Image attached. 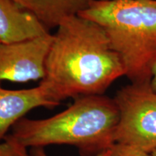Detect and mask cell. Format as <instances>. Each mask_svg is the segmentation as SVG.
Here are the masks:
<instances>
[{"instance_id": "cell-14", "label": "cell", "mask_w": 156, "mask_h": 156, "mask_svg": "<svg viewBox=\"0 0 156 156\" xmlns=\"http://www.w3.org/2000/svg\"><path fill=\"white\" fill-rule=\"evenodd\" d=\"M101 1H110V0H101Z\"/></svg>"}, {"instance_id": "cell-1", "label": "cell", "mask_w": 156, "mask_h": 156, "mask_svg": "<svg viewBox=\"0 0 156 156\" xmlns=\"http://www.w3.org/2000/svg\"><path fill=\"white\" fill-rule=\"evenodd\" d=\"M124 75L122 59L102 27L76 15L64 20L52 34L39 84L59 105L69 98L103 95Z\"/></svg>"}, {"instance_id": "cell-2", "label": "cell", "mask_w": 156, "mask_h": 156, "mask_svg": "<svg viewBox=\"0 0 156 156\" xmlns=\"http://www.w3.org/2000/svg\"><path fill=\"white\" fill-rule=\"evenodd\" d=\"M119 112L114 98L103 95L75 98L69 108L44 119L23 118L7 134L25 147L69 145L83 156H96L111 149Z\"/></svg>"}, {"instance_id": "cell-9", "label": "cell", "mask_w": 156, "mask_h": 156, "mask_svg": "<svg viewBox=\"0 0 156 156\" xmlns=\"http://www.w3.org/2000/svg\"><path fill=\"white\" fill-rule=\"evenodd\" d=\"M0 156H31L28 148L6 136L3 142L0 143Z\"/></svg>"}, {"instance_id": "cell-7", "label": "cell", "mask_w": 156, "mask_h": 156, "mask_svg": "<svg viewBox=\"0 0 156 156\" xmlns=\"http://www.w3.org/2000/svg\"><path fill=\"white\" fill-rule=\"evenodd\" d=\"M49 29L14 0H0V43L32 40L50 34Z\"/></svg>"}, {"instance_id": "cell-5", "label": "cell", "mask_w": 156, "mask_h": 156, "mask_svg": "<svg viewBox=\"0 0 156 156\" xmlns=\"http://www.w3.org/2000/svg\"><path fill=\"white\" fill-rule=\"evenodd\" d=\"M51 41L52 34H48L25 41L0 43V83L42 80Z\"/></svg>"}, {"instance_id": "cell-11", "label": "cell", "mask_w": 156, "mask_h": 156, "mask_svg": "<svg viewBox=\"0 0 156 156\" xmlns=\"http://www.w3.org/2000/svg\"><path fill=\"white\" fill-rule=\"evenodd\" d=\"M30 153L31 156H48L43 147L32 148V150L30 151ZM109 154H110V149L98 154L96 156H109Z\"/></svg>"}, {"instance_id": "cell-10", "label": "cell", "mask_w": 156, "mask_h": 156, "mask_svg": "<svg viewBox=\"0 0 156 156\" xmlns=\"http://www.w3.org/2000/svg\"><path fill=\"white\" fill-rule=\"evenodd\" d=\"M109 156H152L151 153L133 146L116 143L110 149Z\"/></svg>"}, {"instance_id": "cell-4", "label": "cell", "mask_w": 156, "mask_h": 156, "mask_svg": "<svg viewBox=\"0 0 156 156\" xmlns=\"http://www.w3.org/2000/svg\"><path fill=\"white\" fill-rule=\"evenodd\" d=\"M114 99L119 112L116 143L151 153L156 148V93L150 83H132Z\"/></svg>"}, {"instance_id": "cell-6", "label": "cell", "mask_w": 156, "mask_h": 156, "mask_svg": "<svg viewBox=\"0 0 156 156\" xmlns=\"http://www.w3.org/2000/svg\"><path fill=\"white\" fill-rule=\"evenodd\" d=\"M57 106L40 84L32 88L9 90L3 88L0 83V142L5 140L9 129L30 111Z\"/></svg>"}, {"instance_id": "cell-13", "label": "cell", "mask_w": 156, "mask_h": 156, "mask_svg": "<svg viewBox=\"0 0 156 156\" xmlns=\"http://www.w3.org/2000/svg\"><path fill=\"white\" fill-rule=\"evenodd\" d=\"M151 153L152 156H156V148H155V149H154Z\"/></svg>"}, {"instance_id": "cell-12", "label": "cell", "mask_w": 156, "mask_h": 156, "mask_svg": "<svg viewBox=\"0 0 156 156\" xmlns=\"http://www.w3.org/2000/svg\"><path fill=\"white\" fill-rule=\"evenodd\" d=\"M150 85L154 92L156 93V56L154 59L151 67V78Z\"/></svg>"}, {"instance_id": "cell-3", "label": "cell", "mask_w": 156, "mask_h": 156, "mask_svg": "<svg viewBox=\"0 0 156 156\" xmlns=\"http://www.w3.org/2000/svg\"><path fill=\"white\" fill-rule=\"evenodd\" d=\"M78 15L102 27L132 83L151 82L156 56V0H92Z\"/></svg>"}, {"instance_id": "cell-8", "label": "cell", "mask_w": 156, "mask_h": 156, "mask_svg": "<svg viewBox=\"0 0 156 156\" xmlns=\"http://www.w3.org/2000/svg\"><path fill=\"white\" fill-rule=\"evenodd\" d=\"M33 12L48 29L57 28L67 17L78 15L92 0H14Z\"/></svg>"}]
</instances>
